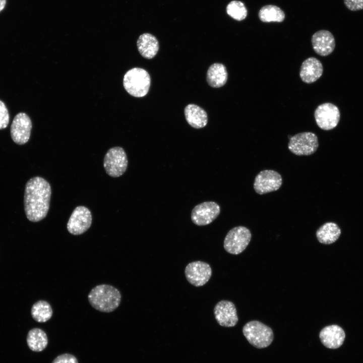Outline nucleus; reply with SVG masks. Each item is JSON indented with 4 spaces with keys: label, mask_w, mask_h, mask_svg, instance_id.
Masks as SVG:
<instances>
[{
    "label": "nucleus",
    "mask_w": 363,
    "mask_h": 363,
    "mask_svg": "<svg viewBox=\"0 0 363 363\" xmlns=\"http://www.w3.org/2000/svg\"><path fill=\"white\" fill-rule=\"evenodd\" d=\"M51 189L44 178L34 176L26 183L24 195V211L27 218L36 222L43 219L49 209Z\"/></svg>",
    "instance_id": "nucleus-1"
},
{
    "label": "nucleus",
    "mask_w": 363,
    "mask_h": 363,
    "mask_svg": "<svg viewBox=\"0 0 363 363\" xmlns=\"http://www.w3.org/2000/svg\"><path fill=\"white\" fill-rule=\"evenodd\" d=\"M88 300L95 309L104 313L115 310L119 305L122 295L115 287L100 284L93 288L88 295Z\"/></svg>",
    "instance_id": "nucleus-2"
},
{
    "label": "nucleus",
    "mask_w": 363,
    "mask_h": 363,
    "mask_svg": "<svg viewBox=\"0 0 363 363\" xmlns=\"http://www.w3.org/2000/svg\"><path fill=\"white\" fill-rule=\"evenodd\" d=\"M151 79L145 70L134 68L125 74L123 79V85L127 92L136 97H142L148 92Z\"/></svg>",
    "instance_id": "nucleus-3"
},
{
    "label": "nucleus",
    "mask_w": 363,
    "mask_h": 363,
    "mask_svg": "<svg viewBox=\"0 0 363 363\" xmlns=\"http://www.w3.org/2000/svg\"><path fill=\"white\" fill-rule=\"evenodd\" d=\"M243 333L252 345L259 349L269 346L274 339L272 329L256 320L247 323L243 327Z\"/></svg>",
    "instance_id": "nucleus-4"
},
{
    "label": "nucleus",
    "mask_w": 363,
    "mask_h": 363,
    "mask_svg": "<svg viewBox=\"0 0 363 363\" xmlns=\"http://www.w3.org/2000/svg\"><path fill=\"white\" fill-rule=\"evenodd\" d=\"M128 164L127 154L120 147L110 148L104 156L103 166L106 173L111 177L122 175L126 171Z\"/></svg>",
    "instance_id": "nucleus-5"
},
{
    "label": "nucleus",
    "mask_w": 363,
    "mask_h": 363,
    "mask_svg": "<svg viewBox=\"0 0 363 363\" xmlns=\"http://www.w3.org/2000/svg\"><path fill=\"white\" fill-rule=\"evenodd\" d=\"M251 236V233L247 227L243 226L234 227L227 232L224 240V248L228 253L238 255L246 249Z\"/></svg>",
    "instance_id": "nucleus-6"
},
{
    "label": "nucleus",
    "mask_w": 363,
    "mask_h": 363,
    "mask_svg": "<svg viewBox=\"0 0 363 363\" xmlns=\"http://www.w3.org/2000/svg\"><path fill=\"white\" fill-rule=\"evenodd\" d=\"M319 146L317 135L312 132L298 133L289 139L288 149L298 156L310 155L314 153Z\"/></svg>",
    "instance_id": "nucleus-7"
},
{
    "label": "nucleus",
    "mask_w": 363,
    "mask_h": 363,
    "mask_svg": "<svg viewBox=\"0 0 363 363\" xmlns=\"http://www.w3.org/2000/svg\"><path fill=\"white\" fill-rule=\"evenodd\" d=\"M314 116L318 127L324 130L335 128L339 123L340 113L335 104L326 102L319 105L315 109Z\"/></svg>",
    "instance_id": "nucleus-8"
},
{
    "label": "nucleus",
    "mask_w": 363,
    "mask_h": 363,
    "mask_svg": "<svg viewBox=\"0 0 363 363\" xmlns=\"http://www.w3.org/2000/svg\"><path fill=\"white\" fill-rule=\"evenodd\" d=\"M92 217L91 211L86 207L79 206L75 208L67 223L68 231L73 235H80L91 226Z\"/></svg>",
    "instance_id": "nucleus-9"
},
{
    "label": "nucleus",
    "mask_w": 363,
    "mask_h": 363,
    "mask_svg": "<svg viewBox=\"0 0 363 363\" xmlns=\"http://www.w3.org/2000/svg\"><path fill=\"white\" fill-rule=\"evenodd\" d=\"M282 184L281 175L274 170L266 169L260 171L255 177L254 189L259 195L278 190Z\"/></svg>",
    "instance_id": "nucleus-10"
},
{
    "label": "nucleus",
    "mask_w": 363,
    "mask_h": 363,
    "mask_svg": "<svg viewBox=\"0 0 363 363\" xmlns=\"http://www.w3.org/2000/svg\"><path fill=\"white\" fill-rule=\"evenodd\" d=\"M220 208L213 201L201 203L194 207L191 212L192 222L198 226H204L213 222L219 215Z\"/></svg>",
    "instance_id": "nucleus-11"
},
{
    "label": "nucleus",
    "mask_w": 363,
    "mask_h": 363,
    "mask_svg": "<svg viewBox=\"0 0 363 363\" xmlns=\"http://www.w3.org/2000/svg\"><path fill=\"white\" fill-rule=\"evenodd\" d=\"M32 127L31 119L26 113H18L13 119L10 128L13 141L20 145L26 144L30 139Z\"/></svg>",
    "instance_id": "nucleus-12"
},
{
    "label": "nucleus",
    "mask_w": 363,
    "mask_h": 363,
    "mask_svg": "<svg viewBox=\"0 0 363 363\" xmlns=\"http://www.w3.org/2000/svg\"><path fill=\"white\" fill-rule=\"evenodd\" d=\"M185 276L188 281L195 286L205 284L212 275V269L207 263L197 261L189 263L186 267Z\"/></svg>",
    "instance_id": "nucleus-13"
},
{
    "label": "nucleus",
    "mask_w": 363,
    "mask_h": 363,
    "mask_svg": "<svg viewBox=\"0 0 363 363\" xmlns=\"http://www.w3.org/2000/svg\"><path fill=\"white\" fill-rule=\"evenodd\" d=\"M214 314L217 323L223 327H233L238 320L235 305L229 300H222L217 302L214 308Z\"/></svg>",
    "instance_id": "nucleus-14"
},
{
    "label": "nucleus",
    "mask_w": 363,
    "mask_h": 363,
    "mask_svg": "<svg viewBox=\"0 0 363 363\" xmlns=\"http://www.w3.org/2000/svg\"><path fill=\"white\" fill-rule=\"evenodd\" d=\"M311 42L315 52L322 56L331 54L335 47L333 35L326 30H320L315 32L312 36Z\"/></svg>",
    "instance_id": "nucleus-15"
},
{
    "label": "nucleus",
    "mask_w": 363,
    "mask_h": 363,
    "mask_svg": "<svg viewBox=\"0 0 363 363\" xmlns=\"http://www.w3.org/2000/svg\"><path fill=\"white\" fill-rule=\"evenodd\" d=\"M319 338L322 343L327 348L336 349L343 343L345 333L343 329L337 325H331L324 327L320 332Z\"/></svg>",
    "instance_id": "nucleus-16"
},
{
    "label": "nucleus",
    "mask_w": 363,
    "mask_h": 363,
    "mask_svg": "<svg viewBox=\"0 0 363 363\" xmlns=\"http://www.w3.org/2000/svg\"><path fill=\"white\" fill-rule=\"evenodd\" d=\"M323 67L322 63L314 57L305 60L300 67L299 76L301 80L307 84L316 82L323 74Z\"/></svg>",
    "instance_id": "nucleus-17"
},
{
    "label": "nucleus",
    "mask_w": 363,
    "mask_h": 363,
    "mask_svg": "<svg viewBox=\"0 0 363 363\" xmlns=\"http://www.w3.org/2000/svg\"><path fill=\"white\" fill-rule=\"evenodd\" d=\"M137 45L140 54L147 59L153 58L157 53L159 47L156 38L148 33H143L139 36Z\"/></svg>",
    "instance_id": "nucleus-18"
},
{
    "label": "nucleus",
    "mask_w": 363,
    "mask_h": 363,
    "mask_svg": "<svg viewBox=\"0 0 363 363\" xmlns=\"http://www.w3.org/2000/svg\"><path fill=\"white\" fill-rule=\"evenodd\" d=\"M186 119L188 124L195 129L205 127L208 123V116L205 110L199 106L188 104L184 110Z\"/></svg>",
    "instance_id": "nucleus-19"
},
{
    "label": "nucleus",
    "mask_w": 363,
    "mask_h": 363,
    "mask_svg": "<svg viewBox=\"0 0 363 363\" xmlns=\"http://www.w3.org/2000/svg\"><path fill=\"white\" fill-rule=\"evenodd\" d=\"M228 74L225 66L220 63H214L208 68L206 80L209 86L213 88H219L225 84Z\"/></svg>",
    "instance_id": "nucleus-20"
},
{
    "label": "nucleus",
    "mask_w": 363,
    "mask_h": 363,
    "mask_svg": "<svg viewBox=\"0 0 363 363\" xmlns=\"http://www.w3.org/2000/svg\"><path fill=\"white\" fill-rule=\"evenodd\" d=\"M341 234V229L335 223L328 222L321 226L317 230L316 235L319 243L330 245L335 242Z\"/></svg>",
    "instance_id": "nucleus-21"
},
{
    "label": "nucleus",
    "mask_w": 363,
    "mask_h": 363,
    "mask_svg": "<svg viewBox=\"0 0 363 363\" xmlns=\"http://www.w3.org/2000/svg\"><path fill=\"white\" fill-rule=\"evenodd\" d=\"M27 343L29 348L32 351H42L48 343L46 334L39 328H33L28 333Z\"/></svg>",
    "instance_id": "nucleus-22"
},
{
    "label": "nucleus",
    "mask_w": 363,
    "mask_h": 363,
    "mask_svg": "<svg viewBox=\"0 0 363 363\" xmlns=\"http://www.w3.org/2000/svg\"><path fill=\"white\" fill-rule=\"evenodd\" d=\"M258 17L262 22L265 23L282 22L285 19V15L279 7L273 5H268L261 8L258 13Z\"/></svg>",
    "instance_id": "nucleus-23"
},
{
    "label": "nucleus",
    "mask_w": 363,
    "mask_h": 363,
    "mask_svg": "<svg viewBox=\"0 0 363 363\" xmlns=\"http://www.w3.org/2000/svg\"><path fill=\"white\" fill-rule=\"evenodd\" d=\"M31 313L33 319L36 322L44 323L51 318L53 311L48 302L41 300L33 304Z\"/></svg>",
    "instance_id": "nucleus-24"
},
{
    "label": "nucleus",
    "mask_w": 363,
    "mask_h": 363,
    "mask_svg": "<svg viewBox=\"0 0 363 363\" xmlns=\"http://www.w3.org/2000/svg\"><path fill=\"white\" fill-rule=\"evenodd\" d=\"M227 14L234 20L242 21L247 16L248 11L245 4L237 0L230 2L227 6Z\"/></svg>",
    "instance_id": "nucleus-25"
},
{
    "label": "nucleus",
    "mask_w": 363,
    "mask_h": 363,
    "mask_svg": "<svg viewBox=\"0 0 363 363\" xmlns=\"http://www.w3.org/2000/svg\"><path fill=\"white\" fill-rule=\"evenodd\" d=\"M9 122V114L5 103L0 100V130L7 127Z\"/></svg>",
    "instance_id": "nucleus-26"
},
{
    "label": "nucleus",
    "mask_w": 363,
    "mask_h": 363,
    "mask_svg": "<svg viewBox=\"0 0 363 363\" xmlns=\"http://www.w3.org/2000/svg\"><path fill=\"white\" fill-rule=\"evenodd\" d=\"M345 7L351 11L363 10V0H343Z\"/></svg>",
    "instance_id": "nucleus-27"
},
{
    "label": "nucleus",
    "mask_w": 363,
    "mask_h": 363,
    "mask_svg": "<svg viewBox=\"0 0 363 363\" xmlns=\"http://www.w3.org/2000/svg\"><path fill=\"white\" fill-rule=\"evenodd\" d=\"M52 363H78V361L73 355L65 353L56 357Z\"/></svg>",
    "instance_id": "nucleus-28"
},
{
    "label": "nucleus",
    "mask_w": 363,
    "mask_h": 363,
    "mask_svg": "<svg viewBox=\"0 0 363 363\" xmlns=\"http://www.w3.org/2000/svg\"><path fill=\"white\" fill-rule=\"evenodd\" d=\"M6 4V0H0V12L4 9Z\"/></svg>",
    "instance_id": "nucleus-29"
}]
</instances>
